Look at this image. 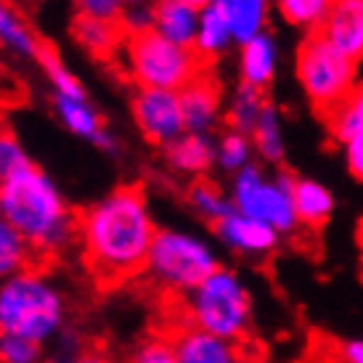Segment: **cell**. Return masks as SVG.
Wrapping results in <instances>:
<instances>
[{"instance_id": "cell-19", "label": "cell", "mask_w": 363, "mask_h": 363, "mask_svg": "<svg viewBox=\"0 0 363 363\" xmlns=\"http://www.w3.org/2000/svg\"><path fill=\"white\" fill-rule=\"evenodd\" d=\"M231 48H236L233 32L228 27V19L220 11L218 3H212L199 13V30H196V40H194V53L199 56L207 69H212L220 59H225Z\"/></svg>"}, {"instance_id": "cell-38", "label": "cell", "mask_w": 363, "mask_h": 363, "mask_svg": "<svg viewBox=\"0 0 363 363\" xmlns=\"http://www.w3.org/2000/svg\"><path fill=\"white\" fill-rule=\"evenodd\" d=\"M337 363H363V340H345L337 345Z\"/></svg>"}, {"instance_id": "cell-6", "label": "cell", "mask_w": 363, "mask_h": 363, "mask_svg": "<svg viewBox=\"0 0 363 363\" xmlns=\"http://www.w3.org/2000/svg\"><path fill=\"white\" fill-rule=\"evenodd\" d=\"M133 85L138 88H152V91H183L189 82L207 69L194 48L175 45L160 32L146 30L138 35H128L122 45L120 56L114 61Z\"/></svg>"}, {"instance_id": "cell-8", "label": "cell", "mask_w": 363, "mask_h": 363, "mask_svg": "<svg viewBox=\"0 0 363 363\" xmlns=\"http://www.w3.org/2000/svg\"><path fill=\"white\" fill-rule=\"evenodd\" d=\"M294 74L305 99L321 117H326L358 85V64L334 51L318 32L305 35L297 45Z\"/></svg>"}, {"instance_id": "cell-21", "label": "cell", "mask_w": 363, "mask_h": 363, "mask_svg": "<svg viewBox=\"0 0 363 363\" xmlns=\"http://www.w3.org/2000/svg\"><path fill=\"white\" fill-rule=\"evenodd\" d=\"M228 19L236 45L268 32L273 19V0H215Z\"/></svg>"}, {"instance_id": "cell-20", "label": "cell", "mask_w": 363, "mask_h": 363, "mask_svg": "<svg viewBox=\"0 0 363 363\" xmlns=\"http://www.w3.org/2000/svg\"><path fill=\"white\" fill-rule=\"evenodd\" d=\"M292 199H294V212H297V220L300 228H321L329 223V218L334 215V194L329 186H323L315 178H303V175H294L292 186Z\"/></svg>"}, {"instance_id": "cell-39", "label": "cell", "mask_w": 363, "mask_h": 363, "mask_svg": "<svg viewBox=\"0 0 363 363\" xmlns=\"http://www.w3.org/2000/svg\"><path fill=\"white\" fill-rule=\"evenodd\" d=\"M122 9H130V6H152L154 0H120Z\"/></svg>"}, {"instance_id": "cell-33", "label": "cell", "mask_w": 363, "mask_h": 363, "mask_svg": "<svg viewBox=\"0 0 363 363\" xmlns=\"http://www.w3.org/2000/svg\"><path fill=\"white\" fill-rule=\"evenodd\" d=\"M125 363H178L175 347H172L170 332L152 334L135 345Z\"/></svg>"}, {"instance_id": "cell-22", "label": "cell", "mask_w": 363, "mask_h": 363, "mask_svg": "<svg viewBox=\"0 0 363 363\" xmlns=\"http://www.w3.org/2000/svg\"><path fill=\"white\" fill-rule=\"evenodd\" d=\"M0 48L16 59H38L43 38L11 0H0Z\"/></svg>"}, {"instance_id": "cell-4", "label": "cell", "mask_w": 363, "mask_h": 363, "mask_svg": "<svg viewBox=\"0 0 363 363\" xmlns=\"http://www.w3.org/2000/svg\"><path fill=\"white\" fill-rule=\"evenodd\" d=\"M255 297L242 273L220 265L199 286L175 300V323L194 326L220 340L242 345L252 329Z\"/></svg>"}, {"instance_id": "cell-26", "label": "cell", "mask_w": 363, "mask_h": 363, "mask_svg": "<svg viewBox=\"0 0 363 363\" xmlns=\"http://www.w3.org/2000/svg\"><path fill=\"white\" fill-rule=\"evenodd\" d=\"M252 162H257V157H255L250 135L228 130V128H223L215 135V170L225 172L231 178L236 172H242L244 167H250Z\"/></svg>"}, {"instance_id": "cell-37", "label": "cell", "mask_w": 363, "mask_h": 363, "mask_svg": "<svg viewBox=\"0 0 363 363\" xmlns=\"http://www.w3.org/2000/svg\"><path fill=\"white\" fill-rule=\"evenodd\" d=\"M345 164L355 181H363V130H358L353 138H347L342 143Z\"/></svg>"}, {"instance_id": "cell-41", "label": "cell", "mask_w": 363, "mask_h": 363, "mask_svg": "<svg viewBox=\"0 0 363 363\" xmlns=\"http://www.w3.org/2000/svg\"><path fill=\"white\" fill-rule=\"evenodd\" d=\"M242 363H260V361H255V358H247V355H244V361Z\"/></svg>"}, {"instance_id": "cell-36", "label": "cell", "mask_w": 363, "mask_h": 363, "mask_svg": "<svg viewBox=\"0 0 363 363\" xmlns=\"http://www.w3.org/2000/svg\"><path fill=\"white\" fill-rule=\"evenodd\" d=\"M120 24L125 35H138V32L152 30V6H130L122 11Z\"/></svg>"}, {"instance_id": "cell-5", "label": "cell", "mask_w": 363, "mask_h": 363, "mask_svg": "<svg viewBox=\"0 0 363 363\" xmlns=\"http://www.w3.org/2000/svg\"><path fill=\"white\" fill-rule=\"evenodd\" d=\"M218 268V250L204 236L189 228H160L141 279L164 297L181 300Z\"/></svg>"}, {"instance_id": "cell-25", "label": "cell", "mask_w": 363, "mask_h": 363, "mask_svg": "<svg viewBox=\"0 0 363 363\" xmlns=\"http://www.w3.org/2000/svg\"><path fill=\"white\" fill-rule=\"evenodd\" d=\"M186 204L189 210L204 220L207 225H215L220 223L225 215L233 212L231 196H228V189L218 186L210 178H199V181H191L189 189H186Z\"/></svg>"}, {"instance_id": "cell-17", "label": "cell", "mask_w": 363, "mask_h": 363, "mask_svg": "<svg viewBox=\"0 0 363 363\" xmlns=\"http://www.w3.org/2000/svg\"><path fill=\"white\" fill-rule=\"evenodd\" d=\"M69 35L91 59L101 64H114L128 38L120 21L91 19V16H74L69 24Z\"/></svg>"}, {"instance_id": "cell-1", "label": "cell", "mask_w": 363, "mask_h": 363, "mask_svg": "<svg viewBox=\"0 0 363 363\" xmlns=\"http://www.w3.org/2000/svg\"><path fill=\"white\" fill-rule=\"evenodd\" d=\"M160 225L138 183H122L80 212L77 250L99 286L141 279Z\"/></svg>"}, {"instance_id": "cell-18", "label": "cell", "mask_w": 363, "mask_h": 363, "mask_svg": "<svg viewBox=\"0 0 363 363\" xmlns=\"http://www.w3.org/2000/svg\"><path fill=\"white\" fill-rule=\"evenodd\" d=\"M202 11L183 0H154L152 3V30L160 32L175 45L194 48Z\"/></svg>"}, {"instance_id": "cell-32", "label": "cell", "mask_w": 363, "mask_h": 363, "mask_svg": "<svg viewBox=\"0 0 363 363\" xmlns=\"http://www.w3.org/2000/svg\"><path fill=\"white\" fill-rule=\"evenodd\" d=\"M30 164H35L30 152L24 149V143L16 133L0 125V186L11 181L13 175H19L21 170H27Z\"/></svg>"}, {"instance_id": "cell-27", "label": "cell", "mask_w": 363, "mask_h": 363, "mask_svg": "<svg viewBox=\"0 0 363 363\" xmlns=\"http://www.w3.org/2000/svg\"><path fill=\"white\" fill-rule=\"evenodd\" d=\"M334 0H273V11L284 24H289L303 35H313L321 30Z\"/></svg>"}, {"instance_id": "cell-7", "label": "cell", "mask_w": 363, "mask_h": 363, "mask_svg": "<svg viewBox=\"0 0 363 363\" xmlns=\"http://www.w3.org/2000/svg\"><path fill=\"white\" fill-rule=\"evenodd\" d=\"M292 186V172H268L265 164L252 162L242 172L231 175L228 196H231V204L236 212L271 225L273 231L281 233V236H292V233L300 231V220H297V212H294Z\"/></svg>"}, {"instance_id": "cell-2", "label": "cell", "mask_w": 363, "mask_h": 363, "mask_svg": "<svg viewBox=\"0 0 363 363\" xmlns=\"http://www.w3.org/2000/svg\"><path fill=\"white\" fill-rule=\"evenodd\" d=\"M0 218L27 239L40 265L77 247L80 212L38 164H30L0 186Z\"/></svg>"}, {"instance_id": "cell-13", "label": "cell", "mask_w": 363, "mask_h": 363, "mask_svg": "<svg viewBox=\"0 0 363 363\" xmlns=\"http://www.w3.org/2000/svg\"><path fill=\"white\" fill-rule=\"evenodd\" d=\"M279 59H281V48H279V40L271 30L252 38V40L242 43V45H236L239 82L268 93V88L279 74Z\"/></svg>"}, {"instance_id": "cell-34", "label": "cell", "mask_w": 363, "mask_h": 363, "mask_svg": "<svg viewBox=\"0 0 363 363\" xmlns=\"http://www.w3.org/2000/svg\"><path fill=\"white\" fill-rule=\"evenodd\" d=\"M48 347L19 337H0V363H45Z\"/></svg>"}, {"instance_id": "cell-31", "label": "cell", "mask_w": 363, "mask_h": 363, "mask_svg": "<svg viewBox=\"0 0 363 363\" xmlns=\"http://www.w3.org/2000/svg\"><path fill=\"white\" fill-rule=\"evenodd\" d=\"M35 61L40 64L43 74H45V80L51 85V96H88L82 80L69 69V64L61 59V53L53 45L43 43V48Z\"/></svg>"}, {"instance_id": "cell-11", "label": "cell", "mask_w": 363, "mask_h": 363, "mask_svg": "<svg viewBox=\"0 0 363 363\" xmlns=\"http://www.w3.org/2000/svg\"><path fill=\"white\" fill-rule=\"evenodd\" d=\"M56 120L82 141L93 143L106 154L120 152V138L111 133L104 114L88 96H51Z\"/></svg>"}, {"instance_id": "cell-15", "label": "cell", "mask_w": 363, "mask_h": 363, "mask_svg": "<svg viewBox=\"0 0 363 363\" xmlns=\"http://www.w3.org/2000/svg\"><path fill=\"white\" fill-rule=\"evenodd\" d=\"M323 40L350 61H363V0H334L318 30Z\"/></svg>"}, {"instance_id": "cell-3", "label": "cell", "mask_w": 363, "mask_h": 363, "mask_svg": "<svg viewBox=\"0 0 363 363\" xmlns=\"http://www.w3.org/2000/svg\"><path fill=\"white\" fill-rule=\"evenodd\" d=\"M67 326V294L43 265L0 281V337H19L48 347Z\"/></svg>"}, {"instance_id": "cell-9", "label": "cell", "mask_w": 363, "mask_h": 363, "mask_svg": "<svg viewBox=\"0 0 363 363\" xmlns=\"http://www.w3.org/2000/svg\"><path fill=\"white\" fill-rule=\"evenodd\" d=\"M130 117L143 141L157 146L160 152L186 133L181 96L175 91H152V88L133 91Z\"/></svg>"}, {"instance_id": "cell-28", "label": "cell", "mask_w": 363, "mask_h": 363, "mask_svg": "<svg viewBox=\"0 0 363 363\" xmlns=\"http://www.w3.org/2000/svg\"><path fill=\"white\" fill-rule=\"evenodd\" d=\"M32 265H40V262L27 244V239L0 218V281L27 271Z\"/></svg>"}, {"instance_id": "cell-16", "label": "cell", "mask_w": 363, "mask_h": 363, "mask_svg": "<svg viewBox=\"0 0 363 363\" xmlns=\"http://www.w3.org/2000/svg\"><path fill=\"white\" fill-rule=\"evenodd\" d=\"M162 160L170 172L189 178V183L210 178V172L215 170V135L186 130L181 138L162 149Z\"/></svg>"}, {"instance_id": "cell-10", "label": "cell", "mask_w": 363, "mask_h": 363, "mask_svg": "<svg viewBox=\"0 0 363 363\" xmlns=\"http://www.w3.org/2000/svg\"><path fill=\"white\" fill-rule=\"evenodd\" d=\"M178 96H181L186 130L202 135H218L223 130L225 88L215 72L202 69L183 91H178Z\"/></svg>"}, {"instance_id": "cell-23", "label": "cell", "mask_w": 363, "mask_h": 363, "mask_svg": "<svg viewBox=\"0 0 363 363\" xmlns=\"http://www.w3.org/2000/svg\"><path fill=\"white\" fill-rule=\"evenodd\" d=\"M252 138V149L255 157L260 164H271V167H279L286 157V141H284V117L281 109L273 101H268V106L262 109L260 120L250 133Z\"/></svg>"}, {"instance_id": "cell-35", "label": "cell", "mask_w": 363, "mask_h": 363, "mask_svg": "<svg viewBox=\"0 0 363 363\" xmlns=\"http://www.w3.org/2000/svg\"><path fill=\"white\" fill-rule=\"evenodd\" d=\"M72 3H74V16H91V19L120 21L125 11L120 0H72Z\"/></svg>"}, {"instance_id": "cell-24", "label": "cell", "mask_w": 363, "mask_h": 363, "mask_svg": "<svg viewBox=\"0 0 363 363\" xmlns=\"http://www.w3.org/2000/svg\"><path fill=\"white\" fill-rule=\"evenodd\" d=\"M268 106V96L257 88L236 82L233 93H225V114H223V128L250 135L252 128L260 120L262 109Z\"/></svg>"}, {"instance_id": "cell-40", "label": "cell", "mask_w": 363, "mask_h": 363, "mask_svg": "<svg viewBox=\"0 0 363 363\" xmlns=\"http://www.w3.org/2000/svg\"><path fill=\"white\" fill-rule=\"evenodd\" d=\"M183 3H189V6H194V9H207V6H212L215 0H183Z\"/></svg>"}, {"instance_id": "cell-30", "label": "cell", "mask_w": 363, "mask_h": 363, "mask_svg": "<svg viewBox=\"0 0 363 363\" xmlns=\"http://www.w3.org/2000/svg\"><path fill=\"white\" fill-rule=\"evenodd\" d=\"M326 128L334 141L342 146L347 138H353L355 133L363 130V82H358L350 96H345L326 117Z\"/></svg>"}, {"instance_id": "cell-12", "label": "cell", "mask_w": 363, "mask_h": 363, "mask_svg": "<svg viewBox=\"0 0 363 363\" xmlns=\"http://www.w3.org/2000/svg\"><path fill=\"white\" fill-rule=\"evenodd\" d=\"M212 233H215L220 247H225L228 252L239 255V257H247V260L271 257L284 239L281 233H276L271 225L252 220V218H247L236 210L231 215H225L220 223H215Z\"/></svg>"}, {"instance_id": "cell-14", "label": "cell", "mask_w": 363, "mask_h": 363, "mask_svg": "<svg viewBox=\"0 0 363 363\" xmlns=\"http://www.w3.org/2000/svg\"><path fill=\"white\" fill-rule=\"evenodd\" d=\"M170 340L178 355V363H242V345L220 340L215 334L199 332L194 326L172 323Z\"/></svg>"}, {"instance_id": "cell-29", "label": "cell", "mask_w": 363, "mask_h": 363, "mask_svg": "<svg viewBox=\"0 0 363 363\" xmlns=\"http://www.w3.org/2000/svg\"><path fill=\"white\" fill-rule=\"evenodd\" d=\"M45 363H117L106 350L101 347H88L82 342V337L72 326H67L64 332L48 345L45 353Z\"/></svg>"}]
</instances>
